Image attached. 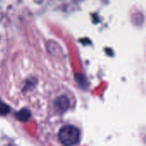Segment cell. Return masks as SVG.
<instances>
[{"mask_svg": "<svg viewBox=\"0 0 146 146\" xmlns=\"http://www.w3.org/2000/svg\"><path fill=\"white\" fill-rule=\"evenodd\" d=\"M30 112L27 109H23L21 110L18 113H17V118L19 119V120H22V121H26L28 120L29 118H30Z\"/></svg>", "mask_w": 146, "mask_h": 146, "instance_id": "cell-3", "label": "cell"}, {"mask_svg": "<svg viewBox=\"0 0 146 146\" xmlns=\"http://www.w3.org/2000/svg\"><path fill=\"white\" fill-rule=\"evenodd\" d=\"M9 112H10V108H9V106L6 105V104L4 103V102H0V113L3 114V115H5V114H7Z\"/></svg>", "mask_w": 146, "mask_h": 146, "instance_id": "cell-4", "label": "cell"}, {"mask_svg": "<svg viewBox=\"0 0 146 146\" xmlns=\"http://www.w3.org/2000/svg\"><path fill=\"white\" fill-rule=\"evenodd\" d=\"M69 105H70V102L66 96H60L55 102V107L57 110L60 112H64L65 110H67L69 108Z\"/></svg>", "mask_w": 146, "mask_h": 146, "instance_id": "cell-2", "label": "cell"}, {"mask_svg": "<svg viewBox=\"0 0 146 146\" xmlns=\"http://www.w3.org/2000/svg\"><path fill=\"white\" fill-rule=\"evenodd\" d=\"M58 137L64 145L73 146L78 143L80 138V132L76 126L65 125L60 129Z\"/></svg>", "mask_w": 146, "mask_h": 146, "instance_id": "cell-1", "label": "cell"}]
</instances>
